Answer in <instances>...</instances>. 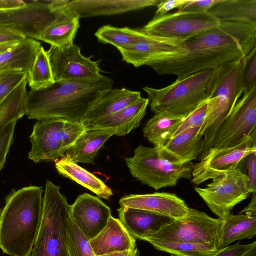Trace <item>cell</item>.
Returning a JSON list of instances; mask_svg holds the SVG:
<instances>
[{"instance_id": "15", "label": "cell", "mask_w": 256, "mask_h": 256, "mask_svg": "<svg viewBox=\"0 0 256 256\" xmlns=\"http://www.w3.org/2000/svg\"><path fill=\"white\" fill-rule=\"evenodd\" d=\"M50 62L54 81L80 80L99 76L100 60L86 58L78 46L72 44L62 48H50Z\"/></svg>"}, {"instance_id": "6", "label": "cell", "mask_w": 256, "mask_h": 256, "mask_svg": "<svg viewBox=\"0 0 256 256\" xmlns=\"http://www.w3.org/2000/svg\"><path fill=\"white\" fill-rule=\"evenodd\" d=\"M60 187L47 181L41 224L30 256H69L68 226L70 206Z\"/></svg>"}, {"instance_id": "23", "label": "cell", "mask_w": 256, "mask_h": 256, "mask_svg": "<svg viewBox=\"0 0 256 256\" xmlns=\"http://www.w3.org/2000/svg\"><path fill=\"white\" fill-rule=\"evenodd\" d=\"M120 220L135 238L144 240L162 227L175 220L154 213L120 207L118 210Z\"/></svg>"}, {"instance_id": "33", "label": "cell", "mask_w": 256, "mask_h": 256, "mask_svg": "<svg viewBox=\"0 0 256 256\" xmlns=\"http://www.w3.org/2000/svg\"><path fill=\"white\" fill-rule=\"evenodd\" d=\"M146 35L142 29L134 30L127 27L118 28L110 26H103L95 33V36L100 42L112 44L118 50L134 45Z\"/></svg>"}, {"instance_id": "19", "label": "cell", "mask_w": 256, "mask_h": 256, "mask_svg": "<svg viewBox=\"0 0 256 256\" xmlns=\"http://www.w3.org/2000/svg\"><path fill=\"white\" fill-rule=\"evenodd\" d=\"M119 203L120 207L146 211L174 220L186 216L189 208L177 195L165 192L126 196Z\"/></svg>"}, {"instance_id": "29", "label": "cell", "mask_w": 256, "mask_h": 256, "mask_svg": "<svg viewBox=\"0 0 256 256\" xmlns=\"http://www.w3.org/2000/svg\"><path fill=\"white\" fill-rule=\"evenodd\" d=\"M55 162L56 168L60 174L90 190L99 197L109 200L113 195L112 189L102 180L69 158L64 156Z\"/></svg>"}, {"instance_id": "18", "label": "cell", "mask_w": 256, "mask_h": 256, "mask_svg": "<svg viewBox=\"0 0 256 256\" xmlns=\"http://www.w3.org/2000/svg\"><path fill=\"white\" fill-rule=\"evenodd\" d=\"M162 0H62L58 8L80 19L112 16L158 6Z\"/></svg>"}, {"instance_id": "52", "label": "cell", "mask_w": 256, "mask_h": 256, "mask_svg": "<svg viewBox=\"0 0 256 256\" xmlns=\"http://www.w3.org/2000/svg\"><path fill=\"white\" fill-rule=\"evenodd\" d=\"M172 256H181L172 254Z\"/></svg>"}, {"instance_id": "30", "label": "cell", "mask_w": 256, "mask_h": 256, "mask_svg": "<svg viewBox=\"0 0 256 256\" xmlns=\"http://www.w3.org/2000/svg\"><path fill=\"white\" fill-rule=\"evenodd\" d=\"M41 43L26 38L13 49L0 54V71L21 70L30 72Z\"/></svg>"}, {"instance_id": "39", "label": "cell", "mask_w": 256, "mask_h": 256, "mask_svg": "<svg viewBox=\"0 0 256 256\" xmlns=\"http://www.w3.org/2000/svg\"><path fill=\"white\" fill-rule=\"evenodd\" d=\"M17 122L14 120L0 130V171L5 164Z\"/></svg>"}, {"instance_id": "13", "label": "cell", "mask_w": 256, "mask_h": 256, "mask_svg": "<svg viewBox=\"0 0 256 256\" xmlns=\"http://www.w3.org/2000/svg\"><path fill=\"white\" fill-rule=\"evenodd\" d=\"M256 130L236 146L211 148L200 162L192 166V182L196 186L237 168L241 162L256 151Z\"/></svg>"}, {"instance_id": "41", "label": "cell", "mask_w": 256, "mask_h": 256, "mask_svg": "<svg viewBox=\"0 0 256 256\" xmlns=\"http://www.w3.org/2000/svg\"><path fill=\"white\" fill-rule=\"evenodd\" d=\"M218 0H188L178 12L202 13L207 12Z\"/></svg>"}, {"instance_id": "35", "label": "cell", "mask_w": 256, "mask_h": 256, "mask_svg": "<svg viewBox=\"0 0 256 256\" xmlns=\"http://www.w3.org/2000/svg\"><path fill=\"white\" fill-rule=\"evenodd\" d=\"M148 242L156 250L181 256H212L218 250L214 246L210 244L162 240Z\"/></svg>"}, {"instance_id": "37", "label": "cell", "mask_w": 256, "mask_h": 256, "mask_svg": "<svg viewBox=\"0 0 256 256\" xmlns=\"http://www.w3.org/2000/svg\"><path fill=\"white\" fill-rule=\"evenodd\" d=\"M28 73L21 70H10L0 79V103L28 76Z\"/></svg>"}, {"instance_id": "45", "label": "cell", "mask_w": 256, "mask_h": 256, "mask_svg": "<svg viewBox=\"0 0 256 256\" xmlns=\"http://www.w3.org/2000/svg\"><path fill=\"white\" fill-rule=\"evenodd\" d=\"M26 38L14 31L0 26V44L20 42Z\"/></svg>"}, {"instance_id": "44", "label": "cell", "mask_w": 256, "mask_h": 256, "mask_svg": "<svg viewBox=\"0 0 256 256\" xmlns=\"http://www.w3.org/2000/svg\"><path fill=\"white\" fill-rule=\"evenodd\" d=\"M250 246L249 244H239L228 246L219 250L212 256H239Z\"/></svg>"}, {"instance_id": "40", "label": "cell", "mask_w": 256, "mask_h": 256, "mask_svg": "<svg viewBox=\"0 0 256 256\" xmlns=\"http://www.w3.org/2000/svg\"><path fill=\"white\" fill-rule=\"evenodd\" d=\"M243 81L244 92L256 85V48L243 59Z\"/></svg>"}, {"instance_id": "7", "label": "cell", "mask_w": 256, "mask_h": 256, "mask_svg": "<svg viewBox=\"0 0 256 256\" xmlns=\"http://www.w3.org/2000/svg\"><path fill=\"white\" fill-rule=\"evenodd\" d=\"M88 127L60 118L38 120L30 136L28 158L36 163L63 157Z\"/></svg>"}, {"instance_id": "11", "label": "cell", "mask_w": 256, "mask_h": 256, "mask_svg": "<svg viewBox=\"0 0 256 256\" xmlns=\"http://www.w3.org/2000/svg\"><path fill=\"white\" fill-rule=\"evenodd\" d=\"M220 22L208 12H178L154 18L142 30L160 38L184 41L204 32L216 28Z\"/></svg>"}, {"instance_id": "43", "label": "cell", "mask_w": 256, "mask_h": 256, "mask_svg": "<svg viewBox=\"0 0 256 256\" xmlns=\"http://www.w3.org/2000/svg\"><path fill=\"white\" fill-rule=\"evenodd\" d=\"M188 0H162L158 6V8L154 18H159L168 14L170 11L175 9H180L184 6Z\"/></svg>"}, {"instance_id": "5", "label": "cell", "mask_w": 256, "mask_h": 256, "mask_svg": "<svg viewBox=\"0 0 256 256\" xmlns=\"http://www.w3.org/2000/svg\"><path fill=\"white\" fill-rule=\"evenodd\" d=\"M214 69L202 70L178 80L162 89L144 87L150 110L186 118L209 98Z\"/></svg>"}, {"instance_id": "51", "label": "cell", "mask_w": 256, "mask_h": 256, "mask_svg": "<svg viewBox=\"0 0 256 256\" xmlns=\"http://www.w3.org/2000/svg\"><path fill=\"white\" fill-rule=\"evenodd\" d=\"M10 71H0V79Z\"/></svg>"}, {"instance_id": "32", "label": "cell", "mask_w": 256, "mask_h": 256, "mask_svg": "<svg viewBox=\"0 0 256 256\" xmlns=\"http://www.w3.org/2000/svg\"><path fill=\"white\" fill-rule=\"evenodd\" d=\"M28 76L0 103V130L26 114L25 101L28 94Z\"/></svg>"}, {"instance_id": "47", "label": "cell", "mask_w": 256, "mask_h": 256, "mask_svg": "<svg viewBox=\"0 0 256 256\" xmlns=\"http://www.w3.org/2000/svg\"><path fill=\"white\" fill-rule=\"evenodd\" d=\"M251 200L248 205L246 207L240 212V214L244 213H251L252 214L256 215V192H253Z\"/></svg>"}, {"instance_id": "16", "label": "cell", "mask_w": 256, "mask_h": 256, "mask_svg": "<svg viewBox=\"0 0 256 256\" xmlns=\"http://www.w3.org/2000/svg\"><path fill=\"white\" fill-rule=\"evenodd\" d=\"M184 50L183 41L147 34L134 45L119 50L123 61L136 68L176 56Z\"/></svg>"}, {"instance_id": "22", "label": "cell", "mask_w": 256, "mask_h": 256, "mask_svg": "<svg viewBox=\"0 0 256 256\" xmlns=\"http://www.w3.org/2000/svg\"><path fill=\"white\" fill-rule=\"evenodd\" d=\"M94 254L103 256L136 248V239L128 232L120 220L112 216L104 229L90 240Z\"/></svg>"}, {"instance_id": "20", "label": "cell", "mask_w": 256, "mask_h": 256, "mask_svg": "<svg viewBox=\"0 0 256 256\" xmlns=\"http://www.w3.org/2000/svg\"><path fill=\"white\" fill-rule=\"evenodd\" d=\"M141 97L138 92L126 88L108 89L100 92L82 118L87 127L112 115L134 103Z\"/></svg>"}, {"instance_id": "42", "label": "cell", "mask_w": 256, "mask_h": 256, "mask_svg": "<svg viewBox=\"0 0 256 256\" xmlns=\"http://www.w3.org/2000/svg\"><path fill=\"white\" fill-rule=\"evenodd\" d=\"M246 162V173L248 178L250 192L256 190V151L251 153L244 159Z\"/></svg>"}, {"instance_id": "26", "label": "cell", "mask_w": 256, "mask_h": 256, "mask_svg": "<svg viewBox=\"0 0 256 256\" xmlns=\"http://www.w3.org/2000/svg\"><path fill=\"white\" fill-rule=\"evenodd\" d=\"M222 220L216 246L218 250L236 241L252 238L256 235V215L248 212L236 215L230 214Z\"/></svg>"}, {"instance_id": "9", "label": "cell", "mask_w": 256, "mask_h": 256, "mask_svg": "<svg viewBox=\"0 0 256 256\" xmlns=\"http://www.w3.org/2000/svg\"><path fill=\"white\" fill-rule=\"evenodd\" d=\"M222 220L205 212L190 208L184 218L173 220L144 241L162 240L184 242L216 246Z\"/></svg>"}, {"instance_id": "46", "label": "cell", "mask_w": 256, "mask_h": 256, "mask_svg": "<svg viewBox=\"0 0 256 256\" xmlns=\"http://www.w3.org/2000/svg\"><path fill=\"white\" fill-rule=\"evenodd\" d=\"M26 1L21 0H0V12L8 11L26 6Z\"/></svg>"}, {"instance_id": "17", "label": "cell", "mask_w": 256, "mask_h": 256, "mask_svg": "<svg viewBox=\"0 0 256 256\" xmlns=\"http://www.w3.org/2000/svg\"><path fill=\"white\" fill-rule=\"evenodd\" d=\"M70 218L86 237L91 240L106 226L111 217L110 208L100 198L85 193L70 208Z\"/></svg>"}, {"instance_id": "27", "label": "cell", "mask_w": 256, "mask_h": 256, "mask_svg": "<svg viewBox=\"0 0 256 256\" xmlns=\"http://www.w3.org/2000/svg\"><path fill=\"white\" fill-rule=\"evenodd\" d=\"M208 12L220 22L256 24V0H218Z\"/></svg>"}, {"instance_id": "28", "label": "cell", "mask_w": 256, "mask_h": 256, "mask_svg": "<svg viewBox=\"0 0 256 256\" xmlns=\"http://www.w3.org/2000/svg\"><path fill=\"white\" fill-rule=\"evenodd\" d=\"M59 14L52 24L43 32L38 40L43 41L52 48H62L74 44L80 28V18L58 8Z\"/></svg>"}, {"instance_id": "49", "label": "cell", "mask_w": 256, "mask_h": 256, "mask_svg": "<svg viewBox=\"0 0 256 256\" xmlns=\"http://www.w3.org/2000/svg\"><path fill=\"white\" fill-rule=\"evenodd\" d=\"M19 42H14L0 44V54L13 49Z\"/></svg>"}, {"instance_id": "2", "label": "cell", "mask_w": 256, "mask_h": 256, "mask_svg": "<svg viewBox=\"0 0 256 256\" xmlns=\"http://www.w3.org/2000/svg\"><path fill=\"white\" fill-rule=\"evenodd\" d=\"M114 80L102 74L80 80H62L30 90L25 101L26 114L38 120L60 118L82 123L98 94L112 88Z\"/></svg>"}, {"instance_id": "36", "label": "cell", "mask_w": 256, "mask_h": 256, "mask_svg": "<svg viewBox=\"0 0 256 256\" xmlns=\"http://www.w3.org/2000/svg\"><path fill=\"white\" fill-rule=\"evenodd\" d=\"M67 243L69 256H96L90 240L70 218L68 222Z\"/></svg>"}, {"instance_id": "3", "label": "cell", "mask_w": 256, "mask_h": 256, "mask_svg": "<svg viewBox=\"0 0 256 256\" xmlns=\"http://www.w3.org/2000/svg\"><path fill=\"white\" fill-rule=\"evenodd\" d=\"M42 186L13 190L0 212V250L10 256H30L42 213Z\"/></svg>"}, {"instance_id": "24", "label": "cell", "mask_w": 256, "mask_h": 256, "mask_svg": "<svg viewBox=\"0 0 256 256\" xmlns=\"http://www.w3.org/2000/svg\"><path fill=\"white\" fill-rule=\"evenodd\" d=\"M148 104V98H140L116 114L96 122L90 127L108 130L116 136H124L140 126Z\"/></svg>"}, {"instance_id": "25", "label": "cell", "mask_w": 256, "mask_h": 256, "mask_svg": "<svg viewBox=\"0 0 256 256\" xmlns=\"http://www.w3.org/2000/svg\"><path fill=\"white\" fill-rule=\"evenodd\" d=\"M114 135L108 130L88 127L64 156L77 164H94L100 149Z\"/></svg>"}, {"instance_id": "8", "label": "cell", "mask_w": 256, "mask_h": 256, "mask_svg": "<svg viewBox=\"0 0 256 256\" xmlns=\"http://www.w3.org/2000/svg\"><path fill=\"white\" fill-rule=\"evenodd\" d=\"M125 160L134 178L156 190L174 186L180 180L192 178V166L171 164L155 147L140 146L134 156Z\"/></svg>"}, {"instance_id": "48", "label": "cell", "mask_w": 256, "mask_h": 256, "mask_svg": "<svg viewBox=\"0 0 256 256\" xmlns=\"http://www.w3.org/2000/svg\"><path fill=\"white\" fill-rule=\"evenodd\" d=\"M139 252L137 248L128 251L117 252L100 256H138Z\"/></svg>"}, {"instance_id": "10", "label": "cell", "mask_w": 256, "mask_h": 256, "mask_svg": "<svg viewBox=\"0 0 256 256\" xmlns=\"http://www.w3.org/2000/svg\"><path fill=\"white\" fill-rule=\"evenodd\" d=\"M204 188L194 190L220 220H224L238 204L251 194L249 180L240 166L212 180Z\"/></svg>"}, {"instance_id": "50", "label": "cell", "mask_w": 256, "mask_h": 256, "mask_svg": "<svg viewBox=\"0 0 256 256\" xmlns=\"http://www.w3.org/2000/svg\"><path fill=\"white\" fill-rule=\"evenodd\" d=\"M239 256H256V242L250 244V246Z\"/></svg>"}, {"instance_id": "53", "label": "cell", "mask_w": 256, "mask_h": 256, "mask_svg": "<svg viewBox=\"0 0 256 256\" xmlns=\"http://www.w3.org/2000/svg\"><path fill=\"white\" fill-rule=\"evenodd\" d=\"M1 209L0 208V212Z\"/></svg>"}, {"instance_id": "31", "label": "cell", "mask_w": 256, "mask_h": 256, "mask_svg": "<svg viewBox=\"0 0 256 256\" xmlns=\"http://www.w3.org/2000/svg\"><path fill=\"white\" fill-rule=\"evenodd\" d=\"M186 118L166 112L155 114L145 125L144 136L160 150L173 137Z\"/></svg>"}, {"instance_id": "34", "label": "cell", "mask_w": 256, "mask_h": 256, "mask_svg": "<svg viewBox=\"0 0 256 256\" xmlns=\"http://www.w3.org/2000/svg\"><path fill=\"white\" fill-rule=\"evenodd\" d=\"M51 49L46 51L42 46L28 74V84L31 90L46 87L55 81L52 69Z\"/></svg>"}, {"instance_id": "1", "label": "cell", "mask_w": 256, "mask_h": 256, "mask_svg": "<svg viewBox=\"0 0 256 256\" xmlns=\"http://www.w3.org/2000/svg\"><path fill=\"white\" fill-rule=\"evenodd\" d=\"M183 42L184 50L182 53L148 66L158 75H176L180 80L243 59L256 48V24L220 22L219 26Z\"/></svg>"}, {"instance_id": "4", "label": "cell", "mask_w": 256, "mask_h": 256, "mask_svg": "<svg viewBox=\"0 0 256 256\" xmlns=\"http://www.w3.org/2000/svg\"><path fill=\"white\" fill-rule=\"evenodd\" d=\"M243 59L230 62L214 68L208 100L206 117L199 132L200 134L204 136L200 160L212 148L218 130L244 92Z\"/></svg>"}, {"instance_id": "38", "label": "cell", "mask_w": 256, "mask_h": 256, "mask_svg": "<svg viewBox=\"0 0 256 256\" xmlns=\"http://www.w3.org/2000/svg\"><path fill=\"white\" fill-rule=\"evenodd\" d=\"M207 107L208 100L186 118L172 138L187 130L197 127L201 128L206 119Z\"/></svg>"}, {"instance_id": "21", "label": "cell", "mask_w": 256, "mask_h": 256, "mask_svg": "<svg viewBox=\"0 0 256 256\" xmlns=\"http://www.w3.org/2000/svg\"><path fill=\"white\" fill-rule=\"evenodd\" d=\"M200 127L187 130L172 138L160 150L162 156L176 166H184L199 158L203 148Z\"/></svg>"}, {"instance_id": "14", "label": "cell", "mask_w": 256, "mask_h": 256, "mask_svg": "<svg viewBox=\"0 0 256 256\" xmlns=\"http://www.w3.org/2000/svg\"><path fill=\"white\" fill-rule=\"evenodd\" d=\"M23 8L0 12V26L14 31L26 38L38 40L45 29L56 18L50 0H26Z\"/></svg>"}, {"instance_id": "12", "label": "cell", "mask_w": 256, "mask_h": 256, "mask_svg": "<svg viewBox=\"0 0 256 256\" xmlns=\"http://www.w3.org/2000/svg\"><path fill=\"white\" fill-rule=\"evenodd\" d=\"M256 85L245 92L218 130L212 148L224 149L240 144L256 130Z\"/></svg>"}]
</instances>
